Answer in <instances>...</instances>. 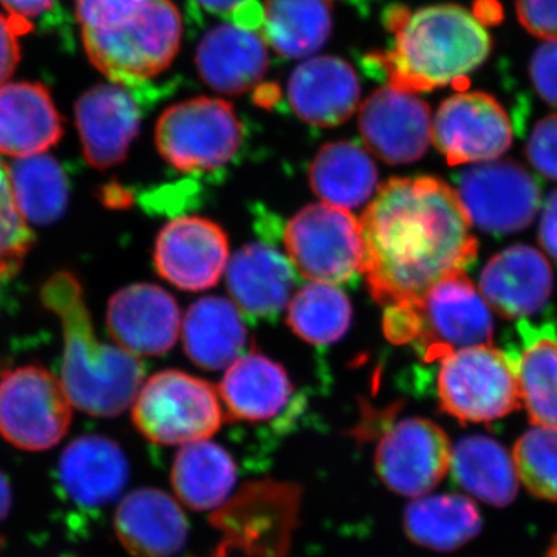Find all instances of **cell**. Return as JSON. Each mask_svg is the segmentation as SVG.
<instances>
[{
  "label": "cell",
  "instance_id": "cell-1",
  "mask_svg": "<svg viewBox=\"0 0 557 557\" xmlns=\"http://www.w3.org/2000/svg\"><path fill=\"white\" fill-rule=\"evenodd\" d=\"M359 223L361 273L372 298L384 307L421 298L478 256L457 190L431 175L388 180Z\"/></svg>",
  "mask_w": 557,
  "mask_h": 557
},
{
  "label": "cell",
  "instance_id": "cell-18",
  "mask_svg": "<svg viewBox=\"0 0 557 557\" xmlns=\"http://www.w3.org/2000/svg\"><path fill=\"white\" fill-rule=\"evenodd\" d=\"M108 327L120 347L141 357H157L177 343L180 309L166 289L153 284L131 285L109 300Z\"/></svg>",
  "mask_w": 557,
  "mask_h": 557
},
{
  "label": "cell",
  "instance_id": "cell-40",
  "mask_svg": "<svg viewBox=\"0 0 557 557\" xmlns=\"http://www.w3.org/2000/svg\"><path fill=\"white\" fill-rule=\"evenodd\" d=\"M531 81L539 97L557 108V40H547L531 58Z\"/></svg>",
  "mask_w": 557,
  "mask_h": 557
},
{
  "label": "cell",
  "instance_id": "cell-43",
  "mask_svg": "<svg viewBox=\"0 0 557 557\" xmlns=\"http://www.w3.org/2000/svg\"><path fill=\"white\" fill-rule=\"evenodd\" d=\"M539 242L542 248L557 260V189L549 194L539 225Z\"/></svg>",
  "mask_w": 557,
  "mask_h": 557
},
{
  "label": "cell",
  "instance_id": "cell-32",
  "mask_svg": "<svg viewBox=\"0 0 557 557\" xmlns=\"http://www.w3.org/2000/svg\"><path fill=\"white\" fill-rule=\"evenodd\" d=\"M309 177L319 199L344 209L361 207L379 185V171L369 153L348 141L322 146L311 161Z\"/></svg>",
  "mask_w": 557,
  "mask_h": 557
},
{
  "label": "cell",
  "instance_id": "cell-39",
  "mask_svg": "<svg viewBox=\"0 0 557 557\" xmlns=\"http://www.w3.org/2000/svg\"><path fill=\"white\" fill-rule=\"evenodd\" d=\"M527 157L534 170L557 182V115L539 121L528 139Z\"/></svg>",
  "mask_w": 557,
  "mask_h": 557
},
{
  "label": "cell",
  "instance_id": "cell-41",
  "mask_svg": "<svg viewBox=\"0 0 557 557\" xmlns=\"http://www.w3.org/2000/svg\"><path fill=\"white\" fill-rule=\"evenodd\" d=\"M516 11L522 27L545 40H557V0H518Z\"/></svg>",
  "mask_w": 557,
  "mask_h": 557
},
{
  "label": "cell",
  "instance_id": "cell-9",
  "mask_svg": "<svg viewBox=\"0 0 557 557\" xmlns=\"http://www.w3.org/2000/svg\"><path fill=\"white\" fill-rule=\"evenodd\" d=\"M300 491L293 483L259 480L215 509L212 525L225 541L218 552L239 549L248 557H285L299 515Z\"/></svg>",
  "mask_w": 557,
  "mask_h": 557
},
{
  "label": "cell",
  "instance_id": "cell-5",
  "mask_svg": "<svg viewBox=\"0 0 557 557\" xmlns=\"http://www.w3.org/2000/svg\"><path fill=\"white\" fill-rule=\"evenodd\" d=\"M135 426L161 446L211 438L223 416L214 387L180 370H164L139 388L132 409Z\"/></svg>",
  "mask_w": 557,
  "mask_h": 557
},
{
  "label": "cell",
  "instance_id": "cell-47",
  "mask_svg": "<svg viewBox=\"0 0 557 557\" xmlns=\"http://www.w3.org/2000/svg\"><path fill=\"white\" fill-rule=\"evenodd\" d=\"M547 557H557V536L552 542V545H549Z\"/></svg>",
  "mask_w": 557,
  "mask_h": 557
},
{
  "label": "cell",
  "instance_id": "cell-14",
  "mask_svg": "<svg viewBox=\"0 0 557 557\" xmlns=\"http://www.w3.org/2000/svg\"><path fill=\"white\" fill-rule=\"evenodd\" d=\"M432 138L453 166L486 163L504 156L512 143V127L500 102L483 91H461L442 102Z\"/></svg>",
  "mask_w": 557,
  "mask_h": 557
},
{
  "label": "cell",
  "instance_id": "cell-7",
  "mask_svg": "<svg viewBox=\"0 0 557 557\" xmlns=\"http://www.w3.org/2000/svg\"><path fill=\"white\" fill-rule=\"evenodd\" d=\"M244 141L233 106L214 98H196L172 106L160 116L157 149L174 170L211 172L226 166Z\"/></svg>",
  "mask_w": 557,
  "mask_h": 557
},
{
  "label": "cell",
  "instance_id": "cell-48",
  "mask_svg": "<svg viewBox=\"0 0 557 557\" xmlns=\"http://www.w3.org/2000/svg\"><path fill=\"white\" fill-rule=\"evenodd\" d=\"M212 557H228V555H223V553L215 552V555Z\"/></svg>",
  "mask_w": 557,
  "mask_h": 557
},
{
  "label": "cell",
  "instance_id": "cell-46",
  "mask_svg": "<svg viewBox=\"0 0 557 557\" xmlns=\"http://www.w3.org/2000/svg\"><path fill=\"white\" fill-rule=\"evenodd\" d=\"M11 505H13V494L11 486L3 472L0 471V522L10 515Z\"/></svg>",
  "mask_w": 557,
  "mask_h": 557
},
{
  "label": "cell",
  "instance_id": "cell-2",
  "mask_svg": "<svg viewBox=\"0 0 557 557\" xmlns=\"http://www.w3.org/2000/svg\"><path fill=\"white\" fill-rule=\"evenodd\" d=\"M387 27L395 33L394 49L370 54L364 65L399 90L416 94L460 83L490 57L486 28L458 5H432L413 14L394 7Z\"/></svg>",
  "mask_w": 557,
  "mask_h": 557
},
{
  "label": "cell",
  "instance_id": "cell-15",
  "mask_svg": "<svg viewBox=\"0 0 557 557\" xmlns=\"http://www.w3.org/2000/svg\"><path fill=\"white\" fill-rule=\"evenodd\" d=\"M230 260L228 236L212 220L178 218L160 231L153 263L160 276L188 292L214 287Z\"/></svg>",
  "mask_w": 557,
  "mask_h": 557
},
{
  "label": "cell",
  "instance_id": "cell-24",
  "mask_svg": "<svg viewBox=\"0 0 557 557\" xmlns=\"http://www.w3.org/2000/svg\"><path fill=\"white\" fill-rule=\"evenodd\" d=\"M269 44L260 32L222 24L209 30L197 49V69L211 89L239 95L258 86L269 69Z\"/></svg>",
  "mask_w": 557,
  "mask_h": 557
},
{
  "label": "cell",
  "instance_id": "cell-19",
  "mask_svg": "<svg viewBox=\"0 0 557 557\" xmlns=\"http://www.w3.org/2000/svg\"><path fill=\"white\" fill-rule=\"evenodd\" d=\"M113 528L134 557L177 556L189 537L188 519L178 500L157 487H138L121 498Z\"/></svg>",
  "mask_w": 557,
  "mask_h": 557
},
{
  "label": "cell",
  "instance_id": "cell-30",
  "mask_svg": "<svg viewBox=\"0 0 557 557\" xmlns=\"http://www.w3.org/2000/svg\"><path fill=\"white\" fill-rule=\"evenodd\" d=\"M403 527L413 544L448 553L478 537L483 522L471 498L461 494H426L413 498L406 507Z\"/></svg>",
  "mask_w": 557,
  "mask_h": 557
},
{
  "label": "cell",
  "instance_id": "cell-45",
  "mask_svg": "<svg viewBox=\"0 0 557 557\" xmlns=\"http://www.w3.org/2000/svg\"><path fill=\"white\" fill-rule=\"evenodd\" d=\"M201 10L208 11L209 14L223 17L230 22L240 13L245 7L258 2V0H196Z\"/></svg>",
  "mask_w": 557,
  "mask_h": 557
},
{
  "label": "cell",
  "instance_id": "cell-3",
  "mask_svg": "<svg viewBox=\"0 0 557 557\" xmlns=\"http://www.w3.org/2000/svg\"><path fill=\"white\" fill-rule=\"evenodd\" d=\"M40 300L61 321L62 386L72 406L94 417H116L129 409L145 369L137 355L98 341L78 278L69 271L53 274L40 289Z\"/></svg>",
  "mask_w": 557,
  "mask_h": 557
},
{
  "label": "cell",
  "instance_id": "cell-38",
  "mask_svg": "<svg viewBox=\"0 0 557 557\" xmlns=\"http://www.w3.org/2000/svg\"><path fill=\"white\" fill-rule=\"evenodd\" d=\"M148 0H76L83 28H110L131 20Z\"/></svg>",
  "mask_w": 557,
  "mask_h": 557
},
{
  "label": "cell",
  "instance_id": "cell-37",
  "mask_svg": "<svg viewBox=\"0 0 557 557\" xmlns=\"http://www.w3.org/2000/svg\"><path fill=\"white\" fill-rule=\"evenodd\" d=\"M33 242L30 226L14 201L9 164L0 160V278L14 276L21 270Z\"/></svg>",
  "mask_w": 557,
  "mask_h": 557
},
{
  "label": "cell",
  "instance_id": "cell-12",
  "mask_svg": "<svg viewBox=\"0 0 557 557\" xmlns=\"http://www.w3.org/2000/svg\"><path fill=\"white\" fill-rule=\"evenodd\" d=\"M457 196L471 225L493 234L518 233L536 218L541 189L515 161H486L458 178Z\"/></svg>",
  "mask_w": 557,
  "mask_h": 557
},
{
  "label": "cell",
  "instance_id": "cell-10",
  "mask_svg": "<svg viewBox=\"0 0 557 557\" xmlns=\"http://www.w3.org/2000/svg\"><path fill=\"white\" fill-rule=\"evenodd\" d=\"M289 262L300 276L322 284H347L361 273V223L347 209L309 205L287 223L284 233Z\"/></svg>",
  "mask_w": 557,
  "mask_h": 557
},
{
  "label": "cell",
  "instance_id": "cell-21",
  "mask_svg": "<svg viewBox=\"0 0 557 557\" xmlns=\"http://www.w3.org/2000/svg\"><path fill=\"white\" fill-rule=\"evenodd\" d=\"M126 454L113 440L83 435L61 454L58 478L65 496L81 508H102L115 502L129 482Z\"/></svg>",
  "mask_w": 557,
  "mask_h": 557
},
{
  "label": "cell",
  "instance_id": "cell-4",
  "mask_svg": "<svg viewBox=\"0 0 557 557\" xmlns=\"http://www.w3.org/2000/svg\"><path fill=\"white\" fill-rule=\"evenodd\" d=\"M182 39V17L171 0H148L126 22L83 28L91 64L110 83L135 89L170 67Z\"/></svg>",
  "mask_w": 557,
  "mask_h": 557
},
{
  "label": "cell",
  "instance_id": "cell-35",
  "mask_svg": "<svg viewBox=\"0 0 557 557\" xmlns=\"http://www.w3.org/2000/svg\"><path fill=\"white\" fill-rule=\"evenodd\" d=\"M287 322L299 338L314 346H329L350 329L351 304L343 289L313 282L289 300Z\"/></svg>",
  "mask_w": 557,
  "mask_h": 557
},
{
  "label": "cell",
  "instance_id": "cell-8",
  "mask_svg": "<svg viewBox=\"0 0 557 557\" xmlns=\"http://www.w3.org/2000/svg\"><path fill=\"white\" fill-rule=\"evenodd\" d=\"M410 304L417 318L412 346L423 361L440 362L454 351L493 343V313L465 271L442 278Z\"/></svg>",
  "mask_w": 557,
  "mask_h": 557
},
{
  "label": "cell",
  "instance_id": "cell-25",
  "mask_svg": "<svg viewBox=\"0 0 557 557\" xmlns=\"http://www.w3.org/2000/svg\"><path fill=\"white\" fill-rule=\"evenodd\" d=\"M507 357L518 379L520 403L533 424L557 429V335L552 325L522 321Z\"/></svg>",
  "mask_w": 557,
  "mask_h": 557
},
{
  "label": "cell",
  "instance_id": "cell-6",
  "mask_svg": "<svg viewBox=\"0 0 557 557\" xmlns=\"http://www.w3.org/2000/svg\"><path fill=\"white\" fill-rule=\"evenodd\" d=\"M440 406L461 423H491L522 406L507 354L491 346L454 351L440 361Z\"/></svg>",
  "mask_w": 557,
  "mask_h": 557
},
{
  "label": "cell",
  "instance_id": "cell-42",
  "mask_svg": "<svg viewBox=\"0 0 557 557\" xmlns=\"http://www.w3.org/2000/svg\"><path fill=\"white\" fill-rule=\"evenodd\" d=\"M21 25H24V22L14 17L0 16V86L10 79L20 64L21 49L17 33L25 32Z\"/></svg>",
  "mask_w": 557,
  "mask_h": 557
},
{
  "label": "cell",
  "instance_id": "cell-34",
  "mask_svg": "<svg viewBox=\"0 0 557 557\" xmlns=\"http://www.w3.org/2000/svg\"><path fill=\"white\" fill-rule=\"evenodd\" d=\"M14 201L25 222L47 226L62 218L69 203V183L53 157L17 159L9 166Z\"/></svg>",
  "mask_w": 557,
  "mask_h": 557
},
{
  "label": "cell",
  "instance_id": "cell-22",
  "mask_svg": "<svg viewBox=\"0 0 557 557\" xmlns=\"http://www.w3.org/2000/svg\"><path fill=\"white\" fill-rule=\"evenodd\" d=\"M288 102L306 123L335 127L354 115L361 97L357 72L336 57L302 62L288 81Z\"/></svg>",
  "mask_w": 557,
  "mask_h": 557
},
{
  "label": "cell",
  "instance_id": "cell-28",
  "mask_svg": "<svg viewBox=\"0 0 557 557\" xmlns=\"http://www.w3.org/2000/svg\"><path fill=\"white\" fill-rule=\"evenodd\" d=\"M183 344L194 364L222 370L247 354L249 333L237 306L211 296L189 307L183 321Z\"/></svg>",
  "mask_w": 557,
  "mask_h": 557
},
{
  "label": "cell",
  "instance_id": "cell-44",
  "mask_svg": "<svg viewBox=\"0 0 557 557\" xmlns=\"http://www.w3.org/2000/svg\"><path fill=\"white\" fill-rule=\"evenodd\" d=\"M54 0H0L14 20L25 22L50 9Z\"/></svg>",
  "mask_w": 557,
  "mask_h": 557
},
{
  "label": "cell",
  "instance_id": "cell-27",
  "mask_svg": "<svg viewBox=\"0 0 557 557\" xmlns=\"http://www.w3.org/2000/svg\"><path fill=\"white\" fill-rule=\"evenodd\" d=\"M293 394L287 370L256 351L236 359L220 384L228 417L242 423L273 421L288 408Z\"/></svg>",
  "mask_w": 557,
  "mask_h": 557
},
{
  "label": "cell",
  "instance_id": "cell-31",
  "mask_svg": "<svg viewBox=\"0 0 557 557\" xmlns=\"http://www.w3.org/2000/svg\"><path fill=\"white\" fill-rule=\"evenodd\" d=\"M450 472L465 491L483 504L505 508L519 491L518 471L512 454L500 443L472 435L453 446Z\"/></svg>",
  "mask_w": 557,
  "mask_h": 557
},
{
  "label": "cell",
  "instance_id": "cell-23",
  "mask_svg": "<svg viewBox=\"0 0 557 557\" xmlns=\"http://www.w3.org/2000/svg\"><path fill=\"white\" fill-rule=\"evenodd\" d=\"M295 285V267L270 245H245L226 265L230 295L251 318H276L288 306Z\"/></svg>",
  "mask_w": 557,
  "mask_h": 557
},
{
  "label": "cell",
  "instance_id": "cell-13",
  "mask_svg": "<svg viewBox=\"0 0 557 557\" xmlns=\"http://www.w3.org/2000/svg\"><path fill=\"white\" fill-rule=\"evenodd\" d=\"M450 454L453 445L438 424L426 418H406L381 437L376 474L398 496H426L448 474Z\"/></svg>",
  "mask_w": 557,
  "mask_h": 557
},
{
  "label": "cell",
  "instance_id": "cell-11",
  "mask_svg": "<svg viewBox=\"0 0 557 557\" xmlns=\"http://www.w3.org/2000/svg\"><path fill=\"white\" fill-rule=\"evenodd\" d=\"M72 423V401L49 370L24 366L0 379V435L16 448L57 446Z\"/></svg>",
  "mask_w": 557,
  "mask_h": 557
},
{
  "label": "cell",
  "instance_id": "cell-36",
  "mask_svg": "<svg viewBox=\"0 0 557 557\" xmlns=\"http://www.w3.org/2000/svg\"><path fill=\"white\" fill-rule=\"evenodd\" d=\"M519 482L533 496L557 502V429H528L512 449Z\"/></svg>",
  "mask_w": 557,
  "mask_h": 557
},
{
  "label": "cell",
  "instance_id": "cell-29",
  "mask_svg": "<svg viewBox=\"0 0 557 557\" xmlns=\"http://www.w3.org/2000/svg\"><path fill=\"white\" fill-rule=\"evenodd\" d=\"M172 487L180 504L193 511H215L228 502L237 467L228 450L208 440L186 443L175 456Z\"/></svg>",
  "mask_w": 557,
  "mask_h": 557
},
{
  "label": "cell",
  "instance_id": "cell-16",
  "mask_svg": "<svg viewBox=\"0 0 557 557\" xmlns=\"http://www.w3.org/2000/svg\"><path fill=\"white\" fill-rule=\"evenodd\" d=\"M359 132L380 160L413 163L426 153L432 139L431 110L412 91L386 86L362 104Z\"/></svg>",
  "mask_w": 557,
  "mask_h": 557
},
{
  "label": "cell",
  "instance_id": "cell-33",
  "mask_svg": "<svg viewBox=\"0 0 557 557\" xmlns=\"http://www.w3.org/2000/svg\"><path fill=\"white\" fill-rule=\"evenodd\" d=\"M332 33L327 0H267L260 35L281 57L299 60L317 53Z\"/></svg>",
  "mask_w": 557,
  "mask_h": 557
},
{
  "label": "cell",
  "instance_id": "cell-17",
  "mask_svg": "<svg viewBox=\"0 0 557 557\" xmlns=\"http://www.w3.org/2000/svg\"><path fill=\"white\" fill-rule=\"evenodd\" d=\"M84 157L109 170L124 161L141 124V106L131 87L110 83L87 90L75 106Z\"/></svg>",
  "mask_w": 557,
  "mask_h": 557
},
{
  "label": "cell",
  "instance_id": "cell-20",
  "mask_svg": "<svg viewBox=\"0 0 557 557\" xmlns=\"http://www.w3.org/2000/svg\"><path fill=\"white\" fill-rule=\"evenodd\" d=\"M553 271L536 248L515 245L486 263L480 276V295L491 310L507 319H525L547 306Z\"/></svg>",
  "mask_w": 557,
  "mask_h": 557
},
{
  "label": "cell",
  "instance_id": "cell-26",
  "mask_svg": "<svg viewBox=\"0 0 557 557\" xmlns=\"http://www.w3.org/2000/svg\"><path fill=\"white\" fill-rule=\"evenodd\" d=\"M62 120L51 95L36 83L0 86V153L24 159L58 145Z\"/></svg>",
  "mask_w": 557,
  "mask_h": 557
}]
</instances>
